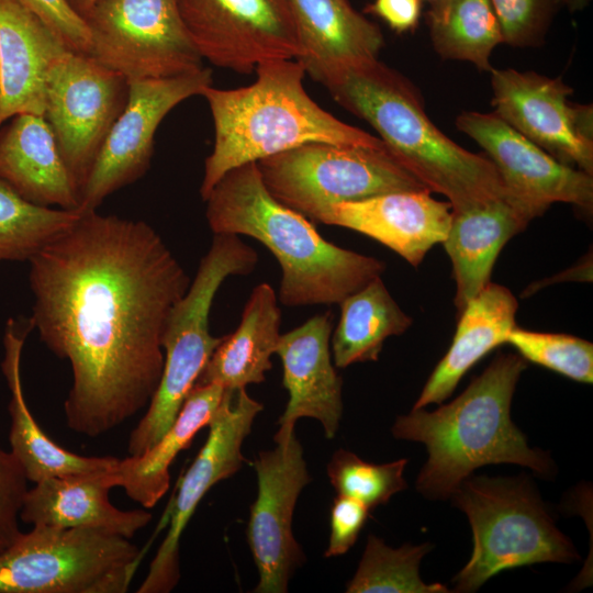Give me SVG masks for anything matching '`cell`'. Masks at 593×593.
I'll list each match as a JSON object with an SVG mask.
<instances>
[{
	"label": "cell",
	"mask_w": 593,
	"mask_h": 593,
	"mask_svg": "<svg viewBox=\"0 0 593 593\" xmlns=\"http://www.w3.org/2000/svg\"><path fill=\"white\" fill-rule=\"evenodd\" d=\"M507 344L526 361L552 370L571 380L591 384L593 381V344L561 333H541L515 326Z\"/></svg>",
	"instance_id": "34"
},
{
	"label": "cell",
	"mask_w": 593,
	"mask_h": 593,
	"mask_svg": "<svg viewBox=\"0 0 593 593\" xmlns=\"http://www.w3.org/2000/svg\"><path fill=\"white\" fill-rule=\"evenodd\" d=\"M29 480L10 450L0 446V555L22 535L21 510Z\"/></svg>",
	"instance_id": "36"
},
{
	"label": "cell",
	"mask_w": 593,
	"mask_h": 593,
	"mask_svg": "<svg viewBox=\"0 0 593 593\" xmlns=\"http://www.w3.org/2000/svg\"><path fill=\"white\" fill-rule=\"evenodd\" d=\"M432 545H403L393 549L369 535L358 569L348 582V593H446L441 583H425L419 563Z\"/></svg>",
	"instance_id": "32"
},
{
	"label": "cell",
	"mask_w": 593,
	"mask_h": 593,
	"mask_svg": "<svg viewBox=\"0 0 593 593\" xmlns=\"http://www.w3.org/2000/svg\"><path fill=\"white\" fill-rule=\"evenodd\" d=\"M225 389L216 383L194 384L170 428L146 451L119 459L115 484L144 508L154 507L170 485L169 468L195 434L206 427Z\"/></svg>",
	"instance_id": "28"
},
{
	"label": "cell",
	"mask_w": 593,
	"mask_h": 593,
	"mask_svg": "<svg viewBox=\"0 0 593 593\" xmlns=\"http://www.w3.org/2000/svg\"><path fill=\"white\" fill-rule=\"evenodd\" d=\"M456 126L483 148L500 175L506 199L529 221L556 202L592 211V175L558 161L495 113L463 111Z\"/></svg>",
	"instance_id": "16"
},
{
	"label": "cell",
	"mask_w": 593,
	"mask_h": 593,
	"mask_svg": "<svg viewBox=\"0 0 593 593\" xmlns=\"http://www.w3.org/2000/svg\"><path fill=\"white\" fill-rule=\"evenodd\" d=\"M518 303L504 286L490 282L458 315L451 345L426 381L413 409L443 403L488 353L506 343L517 326Z\"/></svg>",
	"instance_id": "26"
},
{
	"label": "cell",
	"mask_w": 593,
	"mask_h": 593,
	"mask_svg": "<svg viewBox=\"0 0 593 593\" xmlns=\"http://www.w3.org/2000/svg\"><path fill=\"white\" fill-rule=\"evenodd\" d=\"M90 54L127 81L203 68L178 0H98L83 19Z\"/></svg>",
	"instance_id": "10"
},
{
	"label": "cell",
	"mask_w": 593,
	"mask_h": 593,
	"mask_svg": "<svg viewBox=\"0 0 593 593\" xmlns=\"http://www.w3.org/2000/svg\"><path fill=\"white\" fill-rule=\"evenodd\" d=\"M33 329L31 320L25 317L9 318L4 327L1 370L10 391L9 450L32 484L48 478L113 470L119 458L81 456L60 447L31 413L23 392L21 360L26 337Z\"/></svg>",
	"instance_id": "22"
},
{
	"label": "cell",
	"mask_w": 593,
	"mask_h": 593,
	"mask_svg": "<svg viewBox=\"0 0 593 593\" xmlns=\"http://www.w3.org/2000/svg\"><path fill=\"white\" fill-rule=\"evenodd\" d=\"M371 510L349 496L337 494L331 506L329 540L325 557L346 553L356 542Z\"/></svg>",
	"instance_id": "38"
},
{
	"label": "cell",
	"mask_w": 593,
	"mask_h": 593,
	"mask_svg": "<svg viewBox=\"0 0 593 593\" xmlns=\"http://www.w3.org/2000/svg\"><path fill=\"white\" fill-rule=\"evenodd\" d=\"M451 216L448 201L419 190L339 202L323 211L315 222L359 232L417 267L433 246L444 242Z\"/></svg>",
	"instance_id": "18"
},
{
	"label": "cell",
	"mask_w": 593,
	"mask_h": 593,
	"mask_svg": "<svg viewBox=\"0 0 593 593\" xmlns=\"http://www.w3.org/2000/svg\"><path fill=\"white\" fill-rule=\"evenodd\" d=\"M212 86V70L176 77L128 81L126 104L113 123L79 195V209L97 210L116 190L148 170L156 131L165 116L186 99Z\"/></svg>",
	"instance_id": "13"
},
{
	"label": "cell",
	"mask_w": 593,
	"mask_h": 593,
	"mask_svg": "<svg viewBox=\"0 0 593 593\" xmlns=\"http://www.w3.org/2000/svg\"><path fill=\"white\" fill-rule=\"evenodd\" d=\"M70 51L18 0H0V128L19 114L45 113L47 79Z\"/></svg>",
	"instance_id": "20"
},
{
	"label": "cell",
	"mask_w": 593,
	"mask_h": 593,
	"mask_svg": "<svg viewBox=\"0 0 593 593\" xmlns=\"http://www.w3.org/2000/svg\"><path fill=\"white\" fill-rule=\"evenodd\" d=\"M257 262L256 250L238 235L214 234L188 291L168 318L161 340L165 354L163 373L146 413L128 437L130 456L146 451L174 424L187 395L223 338L210 333L209 317L216 292L227 277L248 275Z\"/></svg>",
	"instance_id": "7"
},
{
	"label": "cell",
	"mask_w": 593,
	"mask_h": 593,
	"mask_svg": "<svg viewBox=\"0 0 593 593\" xmlns=\"http://www.w3.org/2000/svg\"><path fill=\"white\" fill-rule=\"evenodd\" d=\"M0 128V179L31 203L79 209V194L43 115L19 114Z\"/></svg>",
	"instance_id": "24"
},
{
	"label": "cell",
	"mask_w": 593,
	"mask_h": 593,
	"mask_svg": "<svg viewBox=\"0 0 593 593\" xmlns=\"http://www.w3.org/2000/svg\"><path fill=\"white\" fill-rule=\"evenodd\" d=\"M29 264L33 328L71 369L66 425L107 434L149 404L168 318L191 280L148 223L97 210H81Z\"/></svg>",
	"instance_id": "1"
},
{
	"label": "cell",
	"mask_w": 593,
	"mask_h": 593,
	"mask_svg": "<svg viewBox=\"0 0 593 593\" xmlns=\"http://www.w3.org/2000/svg\"><path fill=\"white\" fill-rule=\"evenodd\" d=\"M426 22L441 58L469 61L491 72V54L503 37L490 0H434Z\"/></svg>",
	"instance_id": "30"
},
{
	"label": "cell",
	"mask_w": 593,
	"mask_h": 593,
	"mask_svg": "<svg viewBox=\"0 0 593 593\" xmlns=\"http://www.w3.org/2000/svg\"><path fill=\"white\" fill-rule=\"evenodd\" d=\"M142 558L118 535L32 526L0 555V593H125Z\"/></svg>",
	"instance_id": "8"
},
{
	"label": "cell",
	"mask_w": 593,
	"mask_h": 593,
	"mask_svg": "<svg viewBox=\"0 0 593 593\" xmlns=\"http://www.w3.org/2000/svg\"><path fill=\"white\" fill-rule=\"evenodd\" d=\"M202 58L239 74L262 61L299 59L301 46L289 0H178Z\"/></svg>",
	"instance_id": "12"
},
{
	"label": "cell",
	"mask_w": 593,
	"mask_h": 593,
	"mask_svg": "<svg viewBox=\"0 0 593 593\" xmlns=\"http://www.w3.org/2000/svg\"><path fill=\"white\" fill-rule=\"evenodd\" d=\"M526 366L518 355L500 354L450 403L433 412L413 409L396 418L393 436L422 443L428 452L416 480L421 494L450 497L475 469L488 465L514 463L542 477L552 474L550 457L529 447L511 419L512 399Z\"/></svg>",
	"instance_id": "3"
},
{
	"label": "cell",
	"mask_w": 593,
	"mask_h": 593,
	"mask_svg": "<svg viewBox=\"0 0 593 593\" xmlns=\"http://www.w3.org/2000/svg\"><path fill=\"white\" fill-rule=\"evenodd\" d=\"M301 46L296 59L324 83L335 72L373 60L383 47L380 27L348 0H289Z\"/></svg>",
	"instance_id": "23"
},
{
	"label": "cell",
	"mask_w": 593,
	"mask_h": 593,
	"mask_svg": "<svg viewBox=\"0 0 593 593\" xmlns=\"http://www.w3.org/2000/svg\"><path fill=\"white\" fill-rule=\"evenodd\" d=\"M347 111L369 123L391 154L452 212L506 198L493 163L446 136L427 116L422 94L377 59L346 67L324 83Z\"/></svg>",
	"instance_id": "4"
},
{
	"label": "cell",
	"mask_w": 593,
	"mask_h": 593,
	"mask_svg": "<svg viewBox=\"0 0 593 593\" xmlns=\"http://www.w3.org/2000/svg\"><path fill=\"white\" fill-rule=\"evenodd\" d=\"M69 7L82 19L87 16L98 0H66Z\"/></svg>",
	"instance_id": "40"
},
{
	"label": "cell",
	"mask_w": 593,
	"mask_h": 593,
	"mask_svg": "<svg viewBox=\"0 0 593 593\" xmlns=\"http://www.w3.org/2000/svg\"><path fill=\"white\" fill-rule=\"evenodd\" d=\"M432 1H434V0H432Z\"/></svg>",
	"instance_id": "42"
},
{
	"label": "cell",
	"mask_w": 593,
	"mask_h": 593,
	"mask_svg": "<svg viewBox=\"0 0 593 593\" xmlns=\"http://www.w3.org/2000/svg\"><path fill=\"white\" fill-rule=\"evenodd\" d=\"M493 113L558 161L593 174V110L569 101L562 78L491 70Z\"/></svg>",
	"instance_id": "17"
},
{
	"label": "cell",
	"mask_w": 593,
	"mask_h": 593,
	"mask_svg": "<svg viewBox=\"0 0 593 593\" xmlns=\"http://www.w3.org/2000/svg\"><path fill=\"white\" fill-rule=\"evenodd\" d=\"M450 497L467 515L473 535L471 557L454 579L457 592H474L507 569L579 559L525 478L469 475Z\"/></svg>",
	"instance_id": "6"
},
{
	"label": "cell",
	"mask_w": 593,
	"mask_h": 593,
	"mask_svg": "<svg viewBox=\"0 0 593 593\" xmlns=\"http://www.w3.org/2000/svg\"><path fill=\"white\" fill-rule=\"evenodd\" d=\"M340 318L331 336V353L337 368L377 361L385 339L402 335L412 325L377 277L340 303Z\"/></svg>",
	"instance_id": "29"
},
{
	"label": "cell",
	"mask_w": 593,
	"mask_h": 593,
	"mask_svg": "<svg viewBox=\"0 0 593 593\" xmlns=\"http://www.w3.org/2000/svg\"><path fill=\"white\" fill-rule=\"evenodd\" d=\"M407 459L370 463L346 449H338L327 465V475L337 494L349 496L372 510L406 489L403 477Z\"/></svg>",
	"instance_id": "33"
},
{
	"label": "cell",
	"mask_w": 593,
	"mask_h": 593,
	"mask_svg": "<svg viewBox=\"0 0 593 593\" xmlns=\"http://www.w3.org/2000/svg\"><path fill=\"white\" fill-rule=\"evenodd\" d=\"M80 214L79 209L31 203L0 179V262L29 261L67 232Z\"/></svg>",
	"instance_id": "31"
},
{
	"label": "cell",
	"mask_w": 593,
	"mask_h": 593,
	"mask_svg": "<svg viewBox=\"0 0 593 593\" xmlns=\"http://www.w3.org/2000/svg\"><path fill=\"white\" fill-rule=\"evenodd\" d=\"M376 15L398 34L414 32L422 14L421 0H373L363 9Z\"/></svg>",
	"instance_id": "39"
},
{
	"label": "cell",
	"mask_w": 593,
	"mask_h": 593,
	"mask_svg": "<svg viewBox=\"0 0 593 593\" xmlns=\"http://www.w3.org/2000/svg\"><path fill=\"white\" fill-rule=\"evenodd\" d=\"M256 163L270 194L312 222L339 202L428 190L389 149L313 142Z\"/></svg>",
	"instance_id": "9"
},
{
	"label": "cell",
	"mask_w": 593,
	"mask_h": 593,
	"mask_svg": "<svg viewBox=\"0 0 593 593\" xmlns=\"http://www.w3.org/2000/svg\"><path fill=\"white\" fill-rule=\"evenodd\" d=\"M503 43L513 47L544 44L561 0H490Z\"/></svg>",
	"instance_id": "35"
},
{
	"label": "cell",
	"mask_w": 593,
	"mask_h": 593,
	"mask_svg": "<svg viewBox=\"0 0 593 593\" xmlns=\"http://www.w3.org/2000/svg\"><path fill=\"white\" fill-rule=\"evenodd\" d=\"M264 405L246 388L225 389L211 418L206 440L179 484L168 532L152 560L137 593H168L180 579L181 536L199 503L217 482L235 474L245 458L242 445Z\"/></svg>",
	"instance_id": "15"
},
{
	"label": "cell",
	"mask_w": 593,
	"mask_h": 593,
	"mask_svg": "<svg viewBox=\"0 0 593 593\" xmlns=\"http://www.w3.org/2000/svg\"><path fill=\"white\" fill-rule=\"evenodd\" d=\"M113 470L33 483L24 496L21 522L31 526L90 528L132 539L153 516L146 508L124 511L111 503L109 494L116 486Z\"/></svg>",
	"instance_id": "21"
},
{
	"label": "cell",
	"mask_w": 593,
	"mask_h": 593,
	"mask_svg": "<svg viewBox=\"0 0 593 593\" xmlns=\"http://www.w3.org/2000/svg\"><path fill=\"white\" fill-rule=\"evenodd\" d=\"M41 18L72 52L90 54V36L85 20L66 0H18Z\"/></svg>",
	"instance_id": "37"
},
{
	"label": "cell",
	"mask_w": 593,
	"mask_h": 593,
	"mask_svg": "<svg viewBox=\"0 0 593 593\" xmlns=\"http://www.w3.org/2000/svg\"><path fill=\"white\" fill-rule=\"evenodd\" d=\"M203 201L214 234L246 235L272 253L283 305L339 304L385 269L382 260L326 240L312 221L275 199L256 161L228 170Z\"/></svg>",
	"instance_id": "2"
},
{
	"label": "cell",
	"mask_w": 593,
	"mask_h": 593,
	"mask_svg": "<svg viewBox=\"0 0 593 593\" xmlns=\"http://www.w3.org/2000/svg\"><path fill=\"white\" fill-rule=\"evenodd\" d=\"M273 288L259 283L245 303L238 327L224 335L195 384L242 389L261 383L272 368L280 338L281 311Z\"/></svg>",
	"instance_id": "27"
},
{
	"label": "cell",
	"mask_w": 593,
	"mask_h": 593,
	"mask_svg": "<svg viewBox=\"0 0 593 593\" xmlns=\"http://www.w3.org/2000/svg\"><path fill=\"white\" fill-rule=\"evenodd\" d=\"M529 222L506 198L452 212L441 244L452 265L457 316L491 282L502 248Z\"/></svg>",
	"instance_id": "25"
},
{
	"label": "cell",
	"mask_w": 593,
	"mask_h": 593,
	"mask_svg": "<svg viewBox=\"0 0 593 593\" xmlns=\"http://www.w3.org/2000/svg\"><path fill=\"white\" fill-rule=\"evenodd\" d=\"M273 439L276 447L260 451L253 462L258 494L246 536L259 574L256 593H286L292 573L305 560L292 534L295 504L311 480L303 448L294 427L279 428Z\"/></svg>",
	"instance_id": "14"
},
{
	"label": "cell",
	"mask_w": 593,
	"mask_h": 593,
	"mask_svg": "<svg viewBox=\"0 0 593 593\" xmlns=\"http://www.w3.org/2000/svg\"><path fill=\"white\" fill-rule=\"evenodd\" d=\"M256 80L237 89L208 87L214 144L204 163L202 200L231 169L313 142L389 149L360 128L321 108L303 86L305 70L295 59L260 63Z\"/></svg>",
	"instance_id": "5"
},
{
	"label": "cell",
	"mask_w": 593,
	"mask_h": 593,
	"mask_svg": "<svg viewBox=\"0 0 593 593\" xmlns=\"http://www.w3.org/2000/svg\"><path fill=\"white\" fill-rule=\"evenodd\" d=\"M127 96L126 78L89 55L68 51L49 71L44 118L79 195Z\"/></svg>",
	"instance_id": "11"
},
{
	"label": "cell",
	"mask_w": 593,
	"mask_h": 593,
	"mask_svg": "<svg viewBox=\"0 0 593 593\" xmlns=\"http://www.w3.org/2000/svg\"><path fill=\"white\" fill-rule=\"evenodd\" d=\"M332 329L333 314L326 311L280 335L276 354L289 399L279 428L311 417L321 423L326 438L335 437L343 416V380L332 362Z\"/></svg>",
	"instance_id": "19"
},
{
	"label": "cell",
	"mask_w": 593,
	"mask_h": 593,
	"mask_svg": "<svg viewBox=\"0 0 593 593\" xmlns=\"http://www.w3.org/2000/svg\"><path fill=\"white\" fill-rule=\"evenodd\" d=\"M591 0H561V5L570 12L581 11L590 4Z\"/></svg>",
	"instance_id": "41"
}]
</instances>
